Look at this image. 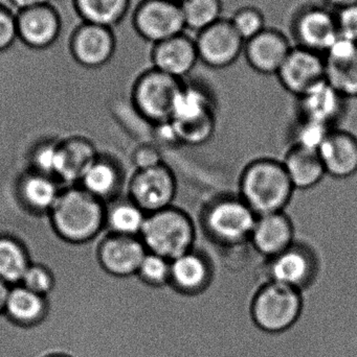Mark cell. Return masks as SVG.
<instances>
[{
	"mask_svg": "<svg viewBox=\"0 0 357 357\" xmlns=\"http://www.w3.org/2000/svg\"><path fill=\"white\" fill-rule=\"evenodd\" d=\"M282 163L296 190L314 188L327 176L316 151L295 144L287 151Z\"/></svg>",
	"mask_w": 357,
	"mask_h": 357,
	"instance_id": "24",
	"label": "cell"
},
{
	"mask_svg": "<svg viewBox=\"0 0 357 357\" xmlns=\"http://www.w3.org/2000/svg\"><path fill=\"white\" fill-rule=\"evenodd\" d=\"M17 39L16 14L0 4V52L8 50Z\"/></svg>",
	"mask_w": 357,
	"mask_h": 357,
	"instance_id": "38",
	"label": "cell"
},
{
	"mask_svg": "<svg viewBox=\"0 0 357 357\" xmlns=\"http://www.w3.org/2000/svg\"><path fill=\"white\" fill-rule=\"evenodd\" d=\"M20 285L38 295L48 297L56 289L57 278L48 266L31 262L23 275Z\"/></svg>",
	"mask_w": 357,
	"mask_h": 357,
	"instance_id": "35",
	"label": "cell"
},
{
	"mask_svg": "<svg viewBox=\"0 0 357 357\" xmlns=\"http://www.w3.org/2000/svg\"><path fill=\"white\" fill-rule=\"evenodd\" d=\"M268 261V280L300 291L310 287L320 272L318 254L299 241Z\"/></svg>",
	"mask_w": 357,
	"mask_h": 357,
	"instance_id": "9",
	"label": "cell"
},
{
	"mask_svg": "<svg viewBox=\"0 0 357 357\" xmlns=\"http://www.w3.org/2000/svg\"><path fill=\"white\" fill-rule=\"evenodd\" d=\"M48 310V297L38 295L22 285L10 287L6 299L4 316L19 326L39 324Z\"/></svg>",
	"mask_w": 357,
	"mask_h": 357,
	"instance_id": "25",
	"label": "cell"
},
{
	"mask_svg": "<svg viewBox=\"0 0 357 357\" xmlns=\"http://www.w3.org/2000/svg\"><path fill=\"white\" fill-rule=\"evenodd\" d=\"M132 161L136 169H150L163 163L159 149L149 144L138 146L132 155Z\"/></svg>",
	"mask_w": 357,
	"mask_h": 357,
	"instance_id": "40",
	"label": "cell"
},
{
	"mask_svg": "<svg viewBox=\"0 0 357 357\" xmlns=\"http://www.w3.org/2000/svg\"><path fill=\"white\" fill-rule=\"evenodd\" d=\"M197 52L199 61L214 69L232 66L243 54L245 42L238 35L230 19L218 22L197 33Z\"/></svg>",
	"mask_w": 357,
	"mask_h": 357,
	"instance_id": "11",
	"label": "cell"
},
{
	"mask_svg": "<svg viewBox=\"0 0 357 357\" xmlns=\"http://www.w3.org/2000/svg\"><path fill=\"white\" fill-rule=\"evenodd\" d=\"M302 291L268 280L252 300L251 314L255 324L270 333L291 328L303 308Z\"/></svg>",
	"mask_w": 357,
	"mask_h": 357,
	"instance_id": "5",
	"label": "cell"
},
{
	"mask_svg": "<svg viewBox=\"0 0 357 357\" xmlns=\"http://www.w3.org/2000/svg\"><path fill=\"white\" fill-rule=\"evenodd\" d=\"M238 195L256 215L283 212L295 193L282 161L258 158L245 165L238 182Z\"/></svg>",
	"mask_w": 357,
	"mask_h": 357,
	"instance_id": "2",
	"label": "cell"
},
{
	"mask_svg": "<svg viewBox=\"0 0 357 357\" xmlns=\"http://www.w3.org/2000/svg\"><path fill=\"white\" fill-rule=\"evenodd\" d=\"M122 183L123 176L119 165L107 157L98 156L80 178L79 186L106 203L115 199Z\"/></svg>",
	"mask_w": 357,
	"mask_h": 357,
	"instance_id": "28",
	"label": "cell"
},
{
	"mask_svg": "<svg viewBox=\"0 0 357 357\" xmlns=\"http://www.w3.org/2000/svg\"><path fill=\"white\" fill-rule=\"evenodd\" d=\"M324 59L326 81L346 100L357 98V42L340 37Z\"/></svg>",
	"mask_w": 357,
	"mask_h": 357,
	"instance_id": "20",
	"label": "cell"
},
{
	"mask_svg": "<svg viewBox=\"0 0 357 357\" xmlns=\"http://www.w3.org/2000/svg\"><path fill=\"white\" fill-rule=\"evenodd\" d=\"M333 129L335 128L302 119L301 123L296 130V139L293 144L318 152L319 149Z\"/></svg>",
	"mask_w": 357,
	"mask_h": 357,
	"instance_id": "36",
	"label": "cell"
},
{
	"mask_svg": "<svg viewBox=\"0 0 357 357\" xmlns=\"http://www.w3.org/2000/svg\"><path fill=\"white\" fill-rule=\"evenodd\" d=\"M257 215L238 195H219L201 211L203 232L220 247L234 248L249 243Z\"/></svg>",
	"mask_w": 357,
	"mask_h": 357,
	"instance_id": "3",
	"label": "cell"
},
{
	"mask_svg": "<svg viewBox=\"0 0 357 357\" xmlns=\"http://www.w3.org/2000/svg\"><path fill=\"white\" fill-rule=\"evenodd\" d=\"M170 268L171 260L157 254L147 252L136 276L147 287L159 289L169 285Z\"/></svg>",
	"mask_w": 357,
	"mask_h": 357,
	"instance_id": "33",
	"label": "cell"
},
{
	"mask_svg": "<svg viewBox=\"0 0 357 357\" xmlns=\"http://www.w3.org/2000/svg\"><path fill=\"white\" fill-rule=\"evenodd\" d=\"M151 61L152 68L184 81L199 61L195 39L184 33L154 44Z\"/></svg>",
	"mask_w": 357,
	"mask_h": 357,
	"instance_id": "18",
	"label": "cell"
},
{
	"mask_svg": "<svg viewBox=\"0 0 357 357\" xmlns=\"http://www.w3.org/2000/svg\"><path fill=\"white\" fill-rule=\"evenodd\" d=\"M293 38L299 47L324 56L340 38L335 12L321 6H307L293 20Z\"/></svg>",
	"mask_w": 357,
	"mask_h": 357,
	"instance_id": "10",
	"label": "cell"
},
{
	"mask_svg": "<svg viewBox=\"0 0 357 357\" xmlns=\"http://www.w3.org/2000/svg\"><path fill=\"white\" fill-rule=\"evenodd\" d=\"M147 252L140 237L109 233L99 243L96 258L109 276L124 279L136 276Z\"/></svg>",
	"mask_w": 357,
	"mask_h": 357,
	"instance_id": "12",
	"label": "cell"
},
{
	"mask_svg": "<svg viewBox=\"0 0 357 357\" xmlns=\"http://www.w3.org/2000/svg\"><path fill=\"white\" fill-rule=\"evenodd\" d=\"M213 278V262L195 248L171 260L169 287L177 293L199 295L209 289Z\"/></svg>",
	"mask_w": 357,
	"mask_h": 357,
	"instance_id": "16",
	"label": "cell"
},
{
	"mask_svg": "<svg viewBox=\"0 0 357 357\" xmlns=\"http://www.w3.org/2000/svg\"><path fill=\"white\" fill-rule=\"evenodd\" d=\"M10 289V285L0 280V317L4 314V308H6V299H8Z\"/></svg>",
	"mask_w": 357,
	"mask_h": 357,
	"instance_id": "42",
	"label": "cell"
},
{
	"mask_svg": "<svg viewBox=\"0 0 357 357\" xmlns=\"http://www.w3.org/2000/svg\"><path fill=\"white\" fill-rule=\"evenodd\" d=\"M184 82L155 68L145 71L132 88V102L136 112L154 126L171 121L176 98Z\"/></svg>",
	"mask_w": 357,
	"mask_h": 357,
	"instance_id": "6",
	"label": "cell"
},
{
	"mask_svg": "<svg viewBox=\"0 0 357 357\" xmlns=\"http://www.w3.org/2000/svg\"><path fill=\"white\" fill-rule=\"evenodd\" d=\"M335 12L340 37L357 42V3Z\"/></svg>",
	"mask_w": 357,
	"mask_h": 357,
	"instance_id": "39",
	"label": "cell"
},
{
	"mask_svg": "<svg viewBox=\"0 0 357 357\" xmlns=\"http://www.w3.org/2000/svg\"><path fill=\"white\" fill-rule=\"evenodd\" d=\"M31 264L22 241L10 235H0V280L10 287L20 284Z\"/></svg>",
	"mask_w": 357,
	"mask_h": 357,
	"instance_id": "30",
	"label": "cell"
},
{
	"mask_svg": "<svg viewBox=\"0 0 357 357\" xmlns=\"http://www.w3.org/2000/svg\"><path fill=\"white\" fill-rule=\"evenodd\" d=\"M302 119L335 128L345 113L346 98L326 79L298 98Z\"/></svg>",
	"mask_w": 357,
	"mask_h": 357,
	"instance_id": "22",
	"label": "cell"
},
{
	"mask_svg": "<svg viewBox=\"0 0 357 357\" xmlns=\"http://www.w3.org/2000/svg\"><path fill=\"white\" fill-rule=\"evenodd\" d=\"M58 180L31 171L18 184L21 203L33 213H50L61 193Z\"/></svg>",
	"mask_w": 357,
	"mask_h": 357,
	"instance_id": "27",
	"label": "cell"
},
{
	"mask_svg": "<svg viewBox=\"0 0 357 357\" xmlns=\"http://www.w3.org/2000/svg\"><path fill=\"white\" fill-rule=\"evenodd\" d=\"M112 29L83 22L71 35L69 50L75 62L87 68L104 66L115 52Z\"/></svg>",
	"mask_w": 357,
	"mask_h": 357,
	"instance_id": "14",
	"label": "cell"
},
{
	"mask_svg": "<svg viewBox=\"0 0 357 357\" xmlns=\"http://www.w3.org/2000/svg\"><path fill=\"white\" fill-rule=\"evenodd\" d=\"M318 154L329 177L344 180L357 173V137L350 132L331 130Z\"/></svg>",
	"mask_w": 357,
	"mask_h": 357,
	"instance_id": "21",
	"label": "cell"
},
{
	"mask_svg": "<svg viewBox=\"0 0 357 357\" xmlns=\"http://www.w3.org/2000/svg\"><path fill=\"white\" fill-rule=\"evenodd\" d=\"M211 119H215V115L209 92L197 84L184 82L171 121L176 125H194Z\"/></svg>",
	"mask_w": 357,
	"mask_h": 357,
	"instance_id": "26",
	"label": "cell"
},
{
	"mask_svg": "<svg viewBox=\"0 0 357 357\" xmlns=\"http://www.w3.org/2000/svg\"><path fill=\"white\" fill-rule=\"evenodd\" d=\"M14 328H15V326H14ZM15 333H16V331H15ZM17 335V333H16ZM17 337H18V335H17ZM19 339V337H18ZM20 340V339H19ZM23 344V343H22ZM23 345H24V344H23ZM25 346V345H24ZM25 347H27V346H25ZM27 349H29V348H27ZM29 351H31V350H29ZM31 354H33V352H31ZM34 356H35L36 357H38L37 356H36V354H34ZM46 357H67V356H46Z\"/></svg>",
	"mask_w": 357,
	"mask_h": 357,
	"instance_id": "44",
	"label": "cell"
},
{
	"mask_svg": "<svg viewBox=\"0 0 357 357\" xmlns=\"http://www.w3.org/2000/svg\"><path fill=\"white\" fill-rule=\"evenodd\" d=\"M187 29L203 31L222 19V0H184L180 3Z\"/></svg>",
	"mask_w": 357,
	"mask_h": 357,
	"instance_id": "32",
	"label": "cell"
},
{
	"mask_svg": "<svg viewBox=\"0 0 357 357\" xmlns=\"http://www.w3.org/2000/svg\"><path fill=\"white\" fill-rule=\"evenodd\" d=\"M56 234L75 245L96 238L106 224V205L81 186H69L61 191L48 213Z\"/></svg>",
	"mask_w": 357,
	"mask_h": 357,
	"instance_id": "1",
	"label": "cell"
},
{
	"mask_svg": "<svg viewBox=\"0 0 357 357\" xmlns=\"http://www.w3.org/2000/svg\"><path fill=\"white\" fill-rule=\"evenodd\" d=\"M73 2L83 22L109 29L125 18L131 4V0H73Z\"/></svg>",
	"mask_w": 357,
	"mask_h": 357,
	"instance_id": "31",
	"label": "cell"
},
{
	"mask_svg": "<svg viewBox=\"0 0 357 357\" xmlns=\"http://www.w3.org/2000/svg\"><path fill=\"white\" fill-rule=\"evenodd\" d=\"M140 238L147 251L173 260L194 249L196 227L189 213L173 205L147 214Z\"/></svg>",
	"mask_w": 357,
	"mask_h": 357,
	"instance_id": "4",
	"label": "cell"
},
{
	"mask_svg": "<svg viewBox=\"0 0 357 357\" xmlns=\"http://www.w3.org/2000/svg\"><path fill=\"white\" fill-rule=\"evenodd\" d=\"M324 2L327 6H331V8L337 10H340V8H345V6L356 4L357 0H324Z\"/></svg>",
	"mask_w": 357,
	"mask_h": 357,
	"instance_id": "43",
	"label": "cell"
},
{
	"mask_svg": "<svg viewBox=\"0 0 357 357\" xmlns=\"http://www.w3.org/2000/svg\"><path fill=\"white\" fill-rule=\"evenodd\" d=\"M111 202L110 205L106 206L105 228L110 230V234L140 237L146 222V212L129 197Z\"/></svg>",
	"mask_w": 357,
	"mask_h": 357,
	"instance_id": "29",
	"label": "cell"
},
{
	"mask_svg": "<svg viewBox=\"0 0 357 357\" xmlns=\"http://www.w3.org/2000/svg\"><path fill=\"white\" fill-rule=\"evenodd\" d=\"M132 23L138 36L153 45L187 29L180 3L172 0H142L134 10Z\"/></svg>",
	"mask_w": 357,
	"mask_h": 357,
	"instance_id": "8",
	"label": "cell"
},
{
	"mask_svg": "<svg viewBox=\"0 0 357 357\" xmlns=\"http://www.w3.org/2000/svg\"><path fill=\"white\" fill-rule=\"evenodd\" d=\"M16 19L18 39L29 48L45 50L60 37L62 20L50 3L19 10Z\"/></svg>",
	"mask_w": 357,
	"mask_h": 357,
	"instance_id": "15",
	"label": "cell"
},
{
	"mask_svg": "<svg viewBox=\"0 0 357 357\" xmlns=\"http://www.w3.org/2000/svg\"><path fill=\"white\" fill-rule=\"evenodd\" d=\"M98 158L94 144L84 137H69L58 144L56 178L69 185L80 182L86 169Z\"/></svg>",
	"mask_w": 357,
	"mask_h": 357,
	"instance_id": "23",
	"label": "cell"
},
{
	"mask_svg": "<svg viewBox=\"0 0 357 357\" xmlns=\"http://www.w3.org/2000/svg\"><path fill=\"white\" fill-rule=\"evenodd\" d=\"M176 193L177 180L165 162L136 169L128 184V197L147 214L173 206Z\"/></svg>",
	"mask_w": 357,
	"mask_h": 357,
	"instance_id": "7",
	"label": "cell"
},
{
	"mask_svg": "<svg viewBox=\"0 0 357 357\" xmlns=\"http://www.w3.org/2000/svg\"><path fill=\"white\" fill-rule=\"evenodd\" d=\"M50 0H10V3L19 10H27V8H36V6H44L50 3Z\"/></svg>",
	"mask_w": 357,
	"mask_h": 357,
	"instance_id": "41",
	"label": "cell"
},
{
	"mask_svg": "<svg viewBox=\"0 0 357 357\" xmlns=\"http://www.w3.org/2000/svg\"><path fill=\"white\" fill-rule=\"evenodd\" d=\"M276 75L283 89L300 98L326 79L324 56L293 46Z\"/></svg>",
	"mask_w": 357,
	"mask_h": 357,
	"instance_id": "13",
	"label": "cell"
},
{
	"mask_svg": "<svg viewBox=\"0 0 357 357\" xmlns=\"http://www.w3.org/2000/svg\"><path fill=\"white\" fill-rule=\"evenodd\" d=\"M58 144L59 142H42L34 150L31 156L33 172L56 178L58 171Z\"/></svg>",
	"mask_w": 357,
	"mask_h": 357,
	"instance_id": "37",
	"label": "cell"
},
{
	"mask_svg": "<svg viewBox=\"0 0 357 357\" xmlns=\"http://www.w3.org/2000/svg\"><path fill=\"white\" fill-rule=\"evenodd\" d=\"M296 241L295 226L285 211L257 216L249 238L255 251L268 260L289 249Z\"/></svg>",
	"mask_w": 357,
	"mask_h": 357,
	"instance_id": "19",
	"label": "cell"
},
{
	"mask_svg": "<svg viewBox=\"0 0 357 357\" xmlns=\"http://www.w3.org/2000/svg\"><path fill=\"white\" fill-rule=\"evenodd\" d=\"M230 21L235 31L245 42L259 35L266 29L265 17L255 6H242L234 13Z\"/></svg>",
	"mask_w": 357,
	"mask_h": 357,
	"instance_id": "34",
	"label": "cell"
},
{
	"mask_svg": "<svg viewBox=\"0 0 357 357\" xmlns=\"http://www.w3.org/2000/svg\"><path fill=\"white\" fill-rule=\"evenodd\" d=\"M293 46L282 31L266 27L263 31L245 42V54L249 66L263 75H276Z\"/></svg>",
	"mask_w": 357,
	"mask_h": 357,
	"instance_id": "17",
	"label": "cell"
},
{
	"mask_svg": "<svg viewBox=\"0 0 357 357\" xmlns=\"http://www.w3.org/2000/svg\"><path fill=\"white\" fill-rule=\"evenodd\" d=\"M172 1L177 2V3H182V2L184 1V0H172Z\"/></svg>",
	"mask_w": 357,
	"mask_h": 357,
	"instance_id": "45",
	"label": "cell"
}]
</instances>
